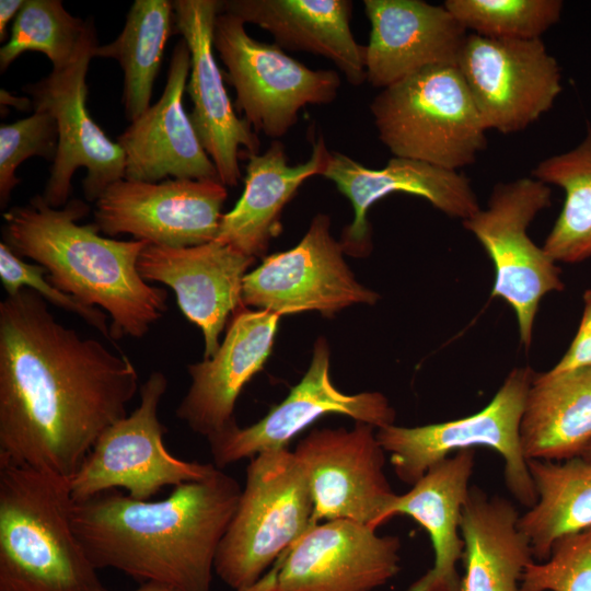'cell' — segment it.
Segmentation results:
<instances>
[{
	"label": "cell",
	"instance_id": "6da1fadb",
	"mask_svg": "<svg viewBox=\"0 0 591 591\" xmlns=\"http://www.w3.org/2000/svg\"><path fill=\"white\" fill-rule=\"evenodd\" d=\"M138 373L126 356L59 323L23 288L0 302V465L66 479L127 416Z\"/></svg>",
	"mask_w": 591,
	"mask_h": 591
},
{
	"label": "cell",
	"instance_id": "7a4b0ae2",
	"mask_svg": "<svg viewBox=\"0 0 591 591\" xmlns=\"http://www.w3.org/2000/svg\"><path fill=\"white\" fill-rule=\"evenodd\" d=\"M241 493L220 468L157 501L111 489L73 501L72 526L97 570L113 568L139 583L178 591H210L216 554Z\"/></svg>",
	"mask_w": 591,
	"mask_h": 591
},
{
	"label": "cell",
	"instance_id": "3957f363",
	"mask_svg": "<svg viewBox=\"0 0 591 591\" xmlns=\"http://www.w3.org/2000/svg\"><path fill=\"white\" fill-rule=\"evenodd\" d=\"M89 211L78 198L54 208L43 195H35L2 215V242L18 256L44 267L59 290L105 310L112 318V338H141L166 311L167 297L138 271V258L148 243L112 240L100 235L94 222L79 224Z\"/></svg>",
	"mask_w": 591,
	"mask_h": 591
},
{
	"label": "cell",
	"instance_id": "277c9868",
	"mask_svg": "<svg viewBox=\"0 0 591 591\" xmlns=\"http://www.w3.org/2000/svg\"><path fill=\"white\" fill-rule=\"evenodd\" d=\"M69 482L0 465V591H109L73 530Z\"/></svg>",
	"mask_w": 591,
	"mask_h": 591
},
{
	"label": "cell",
	"instance_id": "5b68a950",
	"mask_svg": "<svg viewBox=\"0 0 591 591\" xmlns=\"http://www.w3.org/2000/svg\"><path fill=\"white\" fill-rule=\"evenodd\" d=\"M370 111L397 158L459 171L487 147L486 127L456 66L425 68L385 88Z\"/></svg>",
	"mask_w": 591,
	"mask_h": 591
},
{
	"label": "cell",
	"instance_id": "8992f818",
	"mask_svg": "<svg viewBox=\"0 0 591 591\" xmlns=\"http://www.w3.org/2000/svg\"><path fill=\"white\" fill-rule=\"evenodd\" d=\"M313 511L309 480L293 452L287 448L252 457L215 572L234 591L251 588L314 524Z\"/></svg>",
	"mask_w": 591,
	"mask_h": 591
},
{
	"label": "cell",
	"instance_id": "52a82bcc",
	"mask_svg": "<svg viewBox=\"0 0 591 591\" xmlns=\"http://www.w3.org/2000/svg\"><path fill=\"white\" fill-rule=\"evenodd\" d=\"M534 375L529 366L513 368L493 399L467 417L417 427L393 424L378 428V441L390 454L395 475L413 486L450 454L486 447L502 456L509 493L531 508L537 495L523 454L520 427Z\"/></svg>",
	"mask_w": 591,
	"mask_h": 591
},
{
	"label": "cell",
	"instance_id": "ba28073f",
	"mask_svg": "<svg viewBox=\"0 0 591 591\" xmlns=\"http://www.w3.org/2000/svg\"><path fill=\"white\" fill-rule=\"evenodd\" d=\"M551 205L548 185L521 177L496 184L486 207L462 221L491 259V297L501 298L512 308L525 348L531 346L542 299L565 288L557 263L528 233L534 218Z\"/></svg>",
	"mask_w": 591,
	"mask_h": 591
},
{
	"label": "cell",
	"instance_id": "9c48e42d",
	"mask_svg": "<svg viewBox=\"0 0 591 591\" xmlns=\"http://www.w3.org/2000/svg\"><path fill=\"white\" fill-rule=\"evenodd\" d=\"M213 48L235 90L234 107L258 134L278 140L306 105L332 103L340 86L334 70H312L276 44L250 36L245 23L222 10L213 27Z\"/></svg>",
	"mask_w": 591,
	"mask_h": 591
},
{
	"label": "cell",
	"instance_id": "30bf717a",
	"mask_svg": "<svg viewBox=\"0 0 591 591\" xmlns=\"http://www.w3.org/2000/svg\"><path fill=\"white\" fill-rule=\"evenodd\" d=\"M166 389L164 373L153 371L140 386L139 406L103 431L70 479L73 501L120 488L147 501L163 487L200 482L215 472L213 463L184 461L166 450V429L158 418Z\"/></svg>",
	"mask_w": 591,
	"mask_h": 591
},
{
	"label": "cell",
	"instance_id": "8fae6325",
	"mask_svg": "<svg viewBox=\"0 0 591 591\" xmlns=\"http://www.w3.org/2000/svg\"><path fill=\"white\" fill-rule=\"evenodd\" d=\"M97 46L89 19L71 61L23 86L32 108L48 112L57 123L58 149L43 194L54 208L69 201L72 176L81 166L86 169L82 187L88 201H96L109 185L125 177L121 147L105 135L86 108V73Z\"/></svg>",
	"mask_w": 591,
	"mask_h": 591
},
{
	"label": "cell",
	"instance_id": "7c38bea8",
	"mask_svg": "<svg viewBox=\"0 0 591 591\" xmlns=\"http://www.w3.org/2000/svg\"><path fill=\"white\" fill-rule=\"evenodd\" d=\"M487 130L521 131L547 113L563 90L557 60L542 38L468 33L456 66Z\"/></svg>",
	"mask_w": 591,
	"mask_h": 591
},
{
	"label": "cell",
	"instance_id": "4fadbf2b",
	"mask_svg": "<svg viewBox=\"0 0 591 591\" xmlns=\"http://www.w3.org/2000/svg\"><path fill=\"white\" fill-rule=\"evenodd\" d=\"M344 253L329 216L317 213L294 247L266 256L245 275L243 305L279 316L306 311L332 316L354 304H375L379 293L358 282Z\"/></svg>",
	"mask_w": 591,
	"mask_h": 591
},
{
	"label": "cell",
	"instance_id": "5bb4252c",
	"mask_svg": "<svg viewBox=\"0 0 591 591\" xmlns=\"http://www.w3.org/2000/svg\"><path fill=\"white\" fill-rule=\"evenodd\" d=\"M401 540L350 520L312 524L244 591H372L399 571Z\"/></svg>",
	"mask_w": 591,
	"mask_h": 591
},
{
	"label": "cell",
	"instance_id": "9a60e30c",
	"mask_svg": "<svg viewBox=\"0 0 591 591\" xmlns=\"http://www.w3.org/2000/svg\"><path fill=\"white\" fill-rule=\"evenodd\" d=\"M227 197L225 186L216 179L123 178L95 201L94 223L112 236L127 233L159 246H197L216 239Z\"/></svg>",
	"mask_w": 591,
	"mask_h": 591
},
{
	"label": "cell",
	"instance_id": "2e32d148",
	"mask_svg": "<svg viewBox=\"0 0 591 591\" xmlns=\"http://www.w3.org/2000/svg\"><path fill=\"white\" fill-rule=\"evenodd\" d=\"M372 425L313 429L293 451L313 500V522L350 520L376 530L395 497L384 473L385 451Z\"/></svg>",
	"mask_w": 591,
	"mask_h": 591
},
{
	"label": "cell",
	"instance_id": "e0dca14e",
	"mask_svg": "<svg viewBox=\"0 0 591 591\" xmlns=\"http://www.w3.org/2000/svg\"><path fill=\"white\" fill-rule=\"evenodd\" d=\"M329 369L331 350L320 337L309 369L280 404L257 422L244 428L234 425L208 441L213 465L222 470L263 452L287 449L293 437L328 414L345 415L375 428L394 424L395 410L382 393H344L334 385Z\"/></svg>",
	"mask_w": 591,
	"mask_h": 591
},
{
	"label": "cell",
	"instance_id": "ac0fdd59",
	"mask_svg": "<svg viewBox=\"0 0 591 591\" xmlns=\"http://www.w3.org/2000/svg\"><path fill=\"white\" fill-rule=\"evenodd\" d=\"M172 2L175 33L182 35L190 53L186 90L193 102L189 114L193 126L221 183L236 186L241 178L240 148L247 153H258L260 141L248 123L236 115L216 61L213 27L223 1Z\"/></svg>",
	"mask_w": 591,
	"mask_h": 591
},
{
	"label": "cell",
	"instance_id": "d6986e66",
	"mask_svg": "<svg viewBox=\"0 0 591 591\" xmlns=\"http://www.w3.org/2000/svg\"><path fill=\"white\" fill-rule=\"evenodd\" d=\"M255 259L216 240L178 248L147 244L137 268L146 281L174 290L184 315L201 329L209 359L229 315L243 305V279Z\"/></svg>",
	"mask_w": 591,
	"mask_h": 591
},
{
	"label": "cell",
	"instance_id": "ffe728a7",
	"mask_svg": "<svg viewBox=\"0 0 591 591\" xmlns=\"http://www.w3.org/2000/svg\"><path fill=\"white\" fill-rule=\"evenodd\" d=\"M332 181L354 208V220L343 230L344 252L358 257L372 250L369 208L393 193H406L428 200L448 217L462 221L479 208L470 179L459 171L427 162L393 157L382 169H369L350 157L331 151L323 175Z\"/></svg>",
	"mask_w": 591,
	"mask_h": 591
},
{
	"label": "cell",
	"instance_id": "44dd1931",
	"mask_svg": "<svg viewBox=\"0 0 591 591\" xmlns=\"http://www.w3.org/2000/svg\"><path fill=\"white\" fill-rule=\"evenodd\" d=\"M189 73L190 53L181 38L172 53L162 95L117 137L125 154V179L220 181L183 105Z\"/></svg>",
	"mask_w": 591,
	"mask_h": 591
},
{
	"label": "cell",
	"instance_id": "7402d4cb",
	"mask_svg": "<svg viewBox=\"0 0 591 591\" xmlns=\"http://www.w3.org/2000/svg\"><path fill=\"white\" fill-rule=\"evenodd\" d=\"M370 22L367 81L385 89L434 66H457L468 32L442 5L422 0H364Z\"/></svg>",
	"mask_w": 591,
	"mask_h": 591
},
{
	"label": "cell",
	"instance_id": "603a6c76",
	"mask_svg": "<svg viewBox=\"0 0 591 591\" xmlns=\"http://www.w3.org/2000/svg\"><path fill=\"white\" fill-rule=\"evenodd\" d=\"M280 316L242 305L209 359L187 367L192 379L176 416L208 441L236 424V399L268 359Z\"/></svg>",
	"mask_w": 591,
	"mask_h": 591
},
{
	"label": "cell",
	"instance_id": "cb8c5ba5",
	"mask_svg": "<svg viewBox=\"0 0 591 591\" xmlns=\"http://www.w3.org/2000/svg\"><path fill=\"white\" fill-rule=\"evenodd\" d=\"M453 454L429 468L409 491L395 495L379 520L381 525L394 515H408L430 535L433 566L407 591H461V515L471 488L475 452L466 449Z\"/></svg>",
	"mask_w": 591,
	"mask_h": 591
},
{
	"label": "cell",
	"instance_id": "d4e9b609",
	"mask_svg": "<svg viewBox=\"0 0 591 591\" xmlns=\"http://www.w3.org/2000/svg\"><path fill=\"white\" fill-rule=\"evenodd\" d=\"M329 157L323 136L313 143L310 158L297 165H289L279 140L264 153H247L243 194L233 209L222 215L215 240L251 257L263 256L281 231L285 206L308 178L323 175Z\"/></svg>",
	"mask_w": 591,
	"mask_h": 591
},
{
	"label": "cell",
	"instance_id": "484cf974",
	"mask_svg": "<svg viewBox=\"0 0 591 591\" xmlns=\"http://www.w3.org/2000/svg\"><path fill=\"white\" fill-rule=\"evenodd\" d=\"M224 12L267 31L281 49L329 59L352 85L367 81L366 46L350 28L349 0H228Z\"/></svg>",
	"mask_w": 591,
	"mask_h": 591
},
{
	"label": "cell",
	"instance_id": "4316f807",
	"mask_svg": "<svg viewBox=\"0 0 591 591\" xmlns=\"http://www.w3.org/2000/svg\"><path fill=\"white\" fill-rule=\"evenodd\" d=\"M519 518L510 500L471 486L461 515V591H520L523 572L534 560Z\"/></svg>",
	"mask_w": 591,
	"mask_h": 591
},
{
	"label": "cell",
	"instance_id": "83f0119b",
	"mask_svg": "<svg viewBox=\"0 0 591 591\" xmlns=\"http://www.w3.org/2000/svg\"><path fill=\"white\" fill-rule=\"evenodd\" d=\"M520 438L526 461L581 456L591 445V367L535 373Z\"/></svg>",
	"mask_w": 591,
	"mask_h": 591
},
{
	"label": "cell",
	"instance_id": "f1b7e54d",
	"mask_svg": "<svg viewBox=\"0 0 591 591\" xmlns=\"http://www.w3.org/2000/svg\"><path fill=\"white\" fill-rule=\"evenodd\" d=\"M537 500L520 515L518 528L530 541L533 557L548 559L554 543L591 530V460H528Z\"/></svg>",
	"mask_w": 591,
	"mask_h": 591
},
{
	"label": "cell",
	"instance_id": "f546056e",
	"mask_svg": "<svg viewBox=\"0 0 591 591\" xmlns=\"http://www.w3.org/2000/svg\"><path fill=\"white\" fill-rule=\"evenodd\" d=\"M173 31L172 1L136 0L120 34L95 50V57L115 59L124 71L123 104L130 123L151 106L154 81Z\"/></svg>",
	"mask_w": 591,
	"mask_h": 591
},
{
	"label": "cell",
	"instance_id": "4dcf8cb0",
	"mask_svg": "<svg viewBox=\"0 0 591 591\" xmlns=\"http://www.w3.org/2000/svg\"><path fill=\"white\" fill-rule=\"evenodd\" d=\"M532 177L560 187L565 200L543 248L556 263L591 257V127L572 149L540 161Z\"/></svg>",
	"mask_w": 591,
	"mask_h": 591
},
{
	"label": "cell",
	"instance_id": "1f68e13d",
	"mask_svg": "<svg viewBox=\"0 0 591 591\" xmlns=\"http://www.w3.org/2000/svg\"><path fill=\"white\" fill-rule=\"evenodd\" d=\"M86 21L70 14L60 0H24L0 49V70L26 51L43 53L54 70L65 68L73 58Z\"/></svg>",
	"mask_w": 591,
	"mask_h": 591
},
{
	"label": "cell",
	"instance_id": "d6a6232c",
	"mask_svg": "<svg viewBox=\"0 0 591 591\" xmlns=\"http://www.w3.org/2000/svg\"><path fill=\"white\" fill-rule=\"evenodd\" d=\"M443 5L467 32L510 39L542 38L564 8L560 0H445Z\"/></svg>",
	"mask_w": 591,
	"mask_h": 591
},
{
	"label": "cell",
	"instance_id": "836d02e7",
	"mask_svg": "<svg viewBox=\"0 0 591 591\" xmlns=\"http://www.w3.org/2000/svg\"><path fill=\"white\" fill-rule=\"evenodd\" d=\"M56 119L46 111L35 109L26 118L0 126V206L7 207L20 183L18 166L31 157L54 162L58 149Z\"/></svg>",
	"mask_w": 591,
	"mask_h": 591
},
{
	"label": "cell",
	"instance_id": "e575fe53",
	"mask_svg": "<svg viewBox=\"0 0 591 591\" xmlns=\"http://www.w3.org/2000/svg\"><path fill=\"white\" fill-rule=\"evenodd\" d=\"M520 591H591V530L560 537L548 559L529 564Z\"/></svg>",
	"mask_w": 591,
	"mask_h": 591
},
{
	"label": "cell",
	"instance_id": "d590c367",
	"mask_svg": "<svg viewBox=\"0 0 591 591\" xmlns=\"http://www.w3.org/2000/svg\"><path fill=\"white\" fill-rule=\"evenodd\" d=\"M46 270L38 264H28L13 253L3 242L0 243V279L7 296H12L23 288L31 289L56 306L77 314L90 326L111 339L107 316L97 308L88 306L72 296L56 288L44 275Z\"/></svg>",
	"mask_w": 591,
	"mask_h": 591
},
{
	"label": "cell",
	"instance_id": "8d00e7d4",
	"mask_svg": "<svg viewBox=\"0 0 591 591\" xmlns=\"http://www.w3.org/2000/svg\"><path fill=\"white\" fill-rule=\"evenodd\" d=\"M584 309L578 331L552 372H565L580 368L591 367V293L583 294Z\"/></svg>",
	"mask_w": 591,
	"mask_h": 591
},
{
	"label": "cell",
	"instance_id": "74e56055",
	"mask_svg": "<svg viewBox=\"0 0 591 591\" xmlns=\"http://www.w3.org/2000/svg\"><path fill=\"white\" fill-rule=\"evenodd\" d=\"M24 0H1L0 1V40L7 38V27L9 22L19 13Z\"/></svg>",
	"mask_w": 591,
	"mask_h": 591
},
{
	"label": "cell",
	"instance_id": "f35d334b",
	"mask_svg": "<svg viewBox=\"0 0 591 591\" xmlns=\"http://www.w3.org/2000/svg\"><path fill=\"white\" fill-rule=\"evenodd\" d=\"M134 591H178V590L165 583L149 581L146 583H141L140 587Z\"/></svg>",
	"mask_w": 591,
	"mask_h": 591
},
{
	"label": "cell",
	"instance_id": "ab89813d",
	"mask_svg": "<svg viewBox=\"0 0 591 591\" xmlns=\"http://www.w3.org/2000/svg\"><path fill=\"white\" fill-rule=\"evenodd\" d=\"M583 457L591 460V445L582 454Z\"/></svg>",
	"mask_w": 591,
	"mask_h": 591
},
{
	"label": "cell",
	"instance_id": "60d3db41",
	"mask_svg": "<svg viewBox=\"0 0 591 591\" xmlns=\"http://www.w3.org/2000/svg\"><path fill=\"white\" fill-rule=\"evenodd\" d=\"M589 293H591V289L587 290Z\"/></svg>",
	"mask_w": 591,
	"mask_h": 591
}]
</instances>
